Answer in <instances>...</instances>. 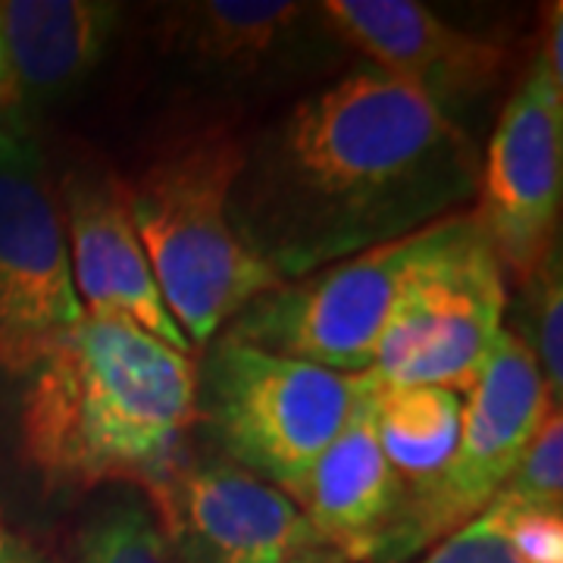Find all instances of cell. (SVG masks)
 <instances>
[{
	"instance_id": "obj_1",
	"label": "cell",
	"mask_w": 563,
	"mask_h": 563,
	"mask_svg": "<svg viewBox=\"0 0 563 563\" xmlns=\"http://www.w3.org/2000/svg\"><path fill=\"white\" fill-rule=\"evenodd\" d=\"M476 188L479 161L461 122L366 63L247 144L229 220L291 282L461 213Z\"/></svg>"
},
{
	"instance_id": "obj_2",
	"label": "cell",
	"mask_w": 563,
	"mask_h": 563,
	"mask_svg": "<svg viewBox=\"0 0 563 563\" xmlns=\"http://www.w3.org/2000/svg\"><path fill=\"white\" fill-rule=\"evenodd\" d=\"M198 361L129 320L76 322L25 373L20 439L47 483L161 488L198 422Z\"/></svg>"
},
{
	"instance_id": "obj_3",
	"label": "cell",
	"mask_w": 563,
	"mask_h": 563,
	"mask_svg": "<svg viewBox=\"0 0 563 563\" xmlns=\"http://www.w3.org/2000/svg\"><path fill=\"white\" fill-rule=\"evenodd\" d=\"M244 151L235 132L210 125L166 144L125 188L157 288L191 347H207L247 303L282 285L229 220Z\"/></svg>"
},
{
	"instance_id": "obj_4",
	"label": "cell",
	"mask_w": 563,
	"mask_h": 563,
	"mask_svg": "<svg viewBox=\"0 0 563 563\" xmlns=\"http://www.w3.org/2000/svg\"><path fill=\"white\" fill-rule=\"evenodd\" d=\"M361 395L363 373L347 376L217 335L198 366L195 410L229 463L295 498Z\"/></svg>"
},
{
	"instance_id": "obj_5",
	"label": "cell",
	"mask_w": 563,
	"mask_h": 563,
	"mask_svg": "<svg viewBox=\"0 0 563 563\" xmlns=\"http://www.w3.org/2000/svg\"><path fill=\"white\" fill-rule=\"evenodd\" d=\"M504 307V269L473 213L444 217L435 244L401 282L366 376L470 395L501 335Z\"/></svg>"
},
{
	"instance_id": "obj_6",
	"label": "cell",
	"mask_w": 563,
	"mask_h": 563,
	"mask_svg": "<svg viewBox=\"0 0 563 563\" xmlns=\"http://www.w3.org/2000/svg\"><path fill=\"white\" fill-rule=\"evenodd\" d=\"M463 398L461 439L451 461L435 483L404 501L376 554L379 563L407 561L479 517L510 479L544 417L561 410L551 404L532 351L510 329H501L479 383Z\"/></svg>"
},
{
	"instance_id": "obj_7",
	"label": "cell",
	"mask_w": 563,
	"mask_h": 563,
	"mask_svg": "<svg viewBox=\"0 0 563 563\" xmlns=\"http://www.w3.org/2000/svg\"><path fill=\"white\" fill-rule=\"evenodd\" d=\"M442 222L282 282L247 303L225 335L347 376L369 373L401 282L435 244Z\"/></svg>"
},
{
	"instance_id": "obj_8",
	"label": "cell",
	"mask_w": 563,
	"mask_h": 563,
	"mask_svg": "<svg viewBox=\"0 0 563 563\" xmlns=\"http://www.w3.org/2000/svg\"><path fill=\"white\" fill-rule=\"evenodd\" d=\"M81 320L44 154L20 122L0 125V373L25 376Z\"/></svg>"
},
{
	"instance_id": "obj_9",
	"label": "cell",
	"mask_w": 563,
	"mask_h": 563,
	"mask_svg": "<svg viewBox=\"0 0 563 563\" xmlns=\"http://www.w3.org/2000/svg\"><path fill=\"white\" fill-rule=\"evenodd\" d=\"M473 220L501 269L526 282L561 242L563 88L532 63L492 132Z\"/></svg>"
},
{
	"instance_id": "obj_10",
	"label": "cell",
	"mask_w": 563,
	"mask_h": 563,
	"mask_svg": "<svg viewBox=\"0 0 563 563\" xmlns=\"http://www.w3.org/2000/svg\"><path fill=\"white\" fill-rule=\"evenodd\" d=\"M151 501L185 563H347L295 498L229 461H185Z\"/></svg>"
},
{
	"instance_id": "obj_11",
	"label": "cell",
	"mask_w": 563,
	"mask_h": 563,
	"mask_svg": "<svg viewBox=\"0 0 563 563\" xmlns=\"http://www.w3.org/2000/svg\"><path fill=\"white\" fill-rule=\"evenodd\" d=\"M320 10L335 38L454 122L498 85L507 63L501 44L454 29L413 0H325Z\"/></svg>"
},
{
	"instance_id": "obj_12",
	"label": "cell",
	"mask_w": 563,
	"mask_h": 563,
	"mask_svg": "<svg viewBox=\"0 0 563 563\" xmlns=\"http://www.w3.org/2000/svg\"><path fill=\"white\" fill-rule=\"evenodd\" d=\"M60 217L85 317L135 322L154 339L195 357V347L181 335L157 288L125 185L103 169L69 173L63 179Z\"/></svg>"
},
{
	"instance_id": "obj_13",
	"label": "cell",
	"mask_w": 563,
	"mask_h": 563,
	"mask_svg": "<svg viewBox=\"0 0 563 563\" xmlns=\"http://www.w3.org/2000/svg\"><path fill=\"white\" fill-rule=\"evenodd\" d=\"M332 35L320 3L295 0H201L181 3L163 29V44L198 79L266 85L303 73Z\"/></svg>"
},
{
	"instance_id": "obj_14",
	"label": "cell",
	"mask_w": 563,
	"mask_h": 563,
	"mask_svg": "<svg viewBox=\"0 0 563 563\" xmlns=\"http://www.w3.org/2000/svg\"><path fill=\"white\" fill-rule=\"evenodd\" d=\"M407 485L379 448L369 410V383L363 376V395L354 417L313 463L295 504L351 563L376 561L401 517Z\"/></svg>"
},
{
	"instance_id": "obj_15",
	"label": "cell",
	"mask_w": 563,
	"mask_h": 563,
	"mask_svg": "<svg viewBox=\"0 0 563 563\" xmlns=\"http://www.w3.org/2000/svg\"><path fill=\"white\" fill-rule=\"evenodd\" d=\"M120 7L103 0H7L0 29L20 103H51L88 79L113 41Z\"/></svg>"
},
{
	"instance_id": "obj_16",
	"label": "cell",
	"mask_w": 563,
	"mask_h": 563,
	"mask_svg": "<svg viewBox=\"0 0 563 563\" xmlns=\"http://www.w3.org/2000/svg\"><path fill=\"white\" fill-rule=\"evenodd\" d=\"M366 383L379 448L410 498L435 483L451 461L461 439L463 398L435 385H379L369 376Z\"/></svg>"
},
{
	"instance_id": "obj_17",
	"label": "cell",
	"mask_w": 563,
	"mask_h": 563,
	"mask_svg": "<svg viewBox=\"0 0 563 563\" xmlns=\"http://www.w3.org/2000/svg\"><path fill=\"white\" fill-rule=\"evenodd\" d=\"M79 563H185L151 504L113 498L81 526Z\"/></svg>"
},
{
	"instance_id": "obj_18",
	"label": "cell",
	"mask_w": 563,
	"mask_h": 563,
	"mask_svg": "<svg viewBox=\"0 0 563 563\" xmlns=\"http://www.w3.org/2000/svg\"><path fill=\"white\" fill-rule=\"evenodd\" d=\"M529 285V332L520 342L532 351L542 373L551 404L561 407L563 398V266L561 242L548 251L542 266L523 282Z\"/></svg>"
},
{
	"instance_id": "obj_19",
	"label": "cell",
	"mask_w": 563,
	"mask_h": 563,
	"mask_svg": "<svg viewBox=\"0 0 563 563\" xmlns=\"http://www.w3.org/2000/svg\"><path fill=\"white\" fill-rule=\"evenodd\" d=\"M510 501L539 504L563 510V417L551 410L532 442L526 444L523 457L514 466L510 479L498 492Z\"/></svg>"
},
{
	"instance_id": "obj_20",
	"label": "cell",
	"mask_w": 563,
	"mask_h": 563,
	"mask_svg": "<svg viewBox=\"0 0 563 563\" xmlns=\"http://www.w3.org/2000/svg\"><path fill=\"white\" fill-rule=\"evenodd\" d=\"M507 542L517 548L526 563H563V514L558 507H539V504L510 501L495 495V501L485 507Z\"/></svg>"
},
{
	"instance_id": "obj_21",
	"label": "cell",
	"mask_w": 563,
	"mask_h": 563,
	"mask_svg": "<svg viewBox=\"0 0 563 563\" xmlns=\"http://www.w3.org/2000/svg\"><path fill=\"white\" fill-rule=\"evenodd\" d=\"M420 563H526L517 548L507 542L498 520L483 510L470 523L444 536Z\"/></svg>"
},
{
	"instance_id": "obj_22",
	"label": "cell",
	"mask_w": 563,
	"mask_h": 563,
	"mask_svg": "<svg viewBox=\"0 0 563 563\" xmlns=\"http://www.w3.org/2000/svg\"><path fill=\"white\" fill-rule=\"evenodd\" d=\"M536 66L542 69L548 79L563 88V7L554 3L544 16L542 29V44H539V54H536Z\"/></svg>"
},
{
	"instance_id": "obj_23",
	"label": "cell",
	"mask_w": 563,
	"mask_h": 563,
	"mask_svg": "<svg viewBox=\"0 0 563 563\" xmlns=\"http://www.w3.org/2000/svg\"><path fill=\"white\" fill-rule=\"evenodd\" d=\"M0 563H60L57 558H51L41 544L32 539H25L20 532L0 526Z\"/></svg>"
},
{
	"instance_id": "obj_24",
	"label": "cell",
	"mask_w": 563,
	"mask_h": 563,
	"mask_svg": "<svg viewBox=\"0 0 563 563\" xmlns=\"http://www.w3.org/2000/svg\"><path fill=\"white\" fill-rule=\"evenodd\" d=\"M20 107L16 98V81H13V69H10V57H7V41H3V29H0V113Z\"/></svg>"
}]
</instances>
